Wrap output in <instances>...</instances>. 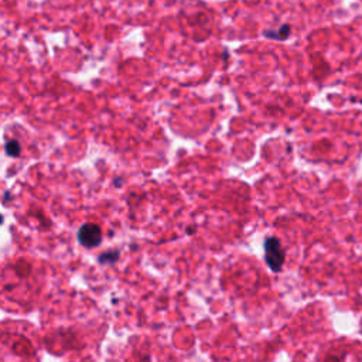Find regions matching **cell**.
<instances>
[{
  "label": "cell",
  "mask_w": 362,
  "mask_h": 362,
  "mask_svg": "<svg viewBox=\"0 0 362 362\" xmlns=\"http://www.w3.org/2000/svg\"><path fill=\"white\" fill-rule=\"evenodd\" d=\"M80 244L85 248H95L102 240V229L95 224H85L78 231Z\"/></svg>",
  "instance_id": "3957f363"
},
{
  "label": "cell",
  "mask_w": 362,
  "mask_h": 362,
  "mask_svg": "<svg viewBox=\"0 0 362 362\" xmlns=\"http://www.w3.org/2000/svg\"><path fill=\"white\" fill-rule=\"evenodd\" d=\"M20 145H19V142H16V140H12V142H8V145H6V152H8V154L9 156H12V157H17L19 154H20Z\"/></svg>",
  "instance_id": "5b68a950"
},
{
  "label": "cell",
  "mask_w": 362,
  "mask_h": 362,
  "mask_svg": "<svg viewBox=\"0 0 362 362\" xmlns=\"http://www.w3.org/2000/svg\"><path fill=\"white\" fill-rule=\"evenodd\" d=\"M263 36L276 41H286L291 36V24L283 23L277 29H268L263 31Z\"/></svg>",
  "instance_id": "277c9868"
},
{
  "label": "cell",
  "mask_w": 362,
  "mask_h": 362,
  "mask_svg": "<svg viewBox=\"0 0 362 362\" xmlns=\"http://www.w3.org/2000/svg\"><path fill=\"white\" fill-rule=\"evenodd\" d=\"M265 262L269 269L275 273L282 272L284 261H286V251L282 247V242L276 236H269L265 240Z\"/></svg>",
  "instance_id": "7a4b0ae2"
},
{
  "label": "cell",
  "mask_w": 362,
  "mask_h": 362,
  "mask_svg": "<svg viewBox=\"0 0 362 362\" xmlns=\"http://www.w3.org/2000/svg\"><path fill=\"white\" fill-rule=\"evenodd\" d=\"M212 10L203 2H190L186 3L184 8L181 9V19H184V22L190 26V27H201L205 29L211 24L212 22ZM207 30V29H205Z\"/></svg>",
  "instance_id": "6da1fadb"
}]
</instances>
